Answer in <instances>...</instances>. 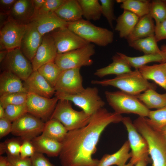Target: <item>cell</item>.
Segmentation results:
<instances>
[{"label":"cell","mask_w":166,"mask_h":166,"mask_svg":"<svg viewBox=\"0 0 166 166\" xmlns=\"http://www.w3.org/2000/svg\"><path fill=\"white\" fill-rule=\"evenodd\" d=\"M8 52L7 50H1L0 51V63L3 61L6 57Z\"/></svg>","instance_id":"obj_53"},{"label":"cell","mask_w":166,"mask_h":166,"mask_svg":"<svg viewBox=\"0 0 166 166\" xmlns=\"http://www.w3.org/2000/svg\"><path fill=\"white\" fill-rule=\"evenodd\" d=\"M54 13L61 19L67 22H73L83 19L82 10L78 0H65Z\"/></svg>","instance_id":"obj_24"},{"label":"cell","mask_w":166,"mask_h":166,"mask_svg":"<svg viewBox=\"0 0 166 166\" xmlns=\"http://www.w3.org/2000/svg\"><path fill=\"white\" fill-rule=\"evenodd\" d=\"M154 36L157 42L166 39V18L159 23L156 24Z\"/></svg>","instance_id":"obj_46"},{"label":"cell","mask_w":166,"mask_h":166,"mask_svg":"<svg viewBox=\"0 0 166 166\" xmlns=\"http://www.w3.org/2000/svg\"><path fill=\"white\" fill-rule=\"evenodd\" d=\"M136 96L149 109L166 107V93L159 94L155 89H148Z\"/></svg>","instance_id":"obj_29"},{"label":"cell","mask_w":166,"mask_h":166,"mask_svg":"<svg viewBox=\"0 0 166 166\" xmlns=\"http://www.w3.org/2000/svg\"><path fill=\"white\" fill-rule=\"evenodd\" d=\"M165 2L166 3V0H165Z\"/></svg>","instance_id":"obj_60"},{"label":"cell","mask_w":166,"mask_h":166,"mask_svg":"<svg viewBox=\"0 0 166 166\" xmlns=\"http://www.w3.org/2000/svg\"><path fill=\"white\" fill-rule=\"evenodd\" d=\"M65 1V0H46L42 6L36 13L35 15L50 12H54Z\"/></svg>","instance_id":"obj_41"},{"label":"cell","mask_w":166,"mask_h":166,"mask_svg":"<svg viewBox=\"0 0 166 166\" xmlns=\"http://www.w3.org/2000/svg\"><path fill=\"white\" fill-rule=\"evenodd\" d=\"M32 166H55L46 158L43 154L36 152L30 157Z\"/></svg>","instance_id":"obj_44"},{"label":"cell","mask_w":166,"mask_h":166,"mask_svg":"<svg viewBox=\"0 0 166 166\" xmlns=\"http://www.w3.org/2000/svg\"><path fill=\"white\" fill-rule=\"evenodd\" d=\"M121 122L128 132L131 156L129 163L135 165L142 160H150L147 142L138 131L129 117H123Z\"/></svg>","instance_id":"obj_9"},{"label":"cell","mask_w":166,"mask_h":166,"mask_svg":"<svg viewBox=\"0 0 166 166\" xmlns=\"http://www.w3.org/2000/svg\"><path fill=\"white\" fill-rule=\"evenodd\" d=\"M124 166H134V165L131 164V163L129 162L128 164H126Z\"/></svg>","instance_id":"obj_58"},{"label":"cell","mask_w":166,"mask_h":166,"mask_svg":"<svg viewBox=\"0 0 166 166\" xmlns=\"http://www.w3.org/2000/svg\"><path fill=\"white\" fill-rule=\"evenodd\" d=\"M80 68L69 69L62 71L54 87L56 92L74 95L83 92V78Z\"/></svg>","instance_id":"obj_15"},{"label":"cell","mask_w":166,"mask_h":166,"mask_svg":"<svg viewBox=\"0 0 166 166\" xmlns=\"http://www.w3.org/2000/svg\"><path fill=\"white\" fill-rule=\"evenodd\" d=\"M120 7L135 14L139 18L149 14L151 1L147 0H117Z\"/></svg>","instance_id":"obj_33"},{"label":"cell","mask_w":166,"mask_h":166,"mask_svg":"<svg viewBox=\"0 0 166 166\" xmlns=\"http://www.w3.org/2000/svg\"><path fill=\"white\" fill-rule=\"evenodd\" d=\"M35 14L42 6L46 0H31Z\"/></svg>","instance_id":"obj_49"},{"label":"cell","mask_w":166,"mask_h":166,"mask_svg":"<svg viewBox=\"0 0 166 166\" xmlns=\"http://www.w3.org/2000/svg\"><path fill=\"white\" fill-rule=\"evenodd\" d=\"M45 124L43 121L27 113L12 122L11 133L23 141H31L42 134Z\"/></svg>","instance_id":"obj_11"},{"label":"cell","mask_w":166,"mask_h":166,"mask_svg":"<svg viewBox=\"0 0 166 166\" xmlns=\"http://www.w3.org/2000/svg\"><path fill=\"white\" fill-rule=\"evenodd\" d=\"M133 123L138 131L146 140L152 166H166V141L160 132L139 117Z\"/></svg>","instance_id":"obj_2"},{"label":"cell","mask_w":166,"mask_h":166,"mask_svg":"<svg viewBox=\"0 0 166 166\" xmlns=\"http://www.w3.org/2000/svg\"><path fill=\"white\" fill-rule=\"evenodd\" d=\"M5 117V109L0 104V119Z\"/></svg>","instance_id":"obj_56"},{"label":"cell","mask_w":166,"mask_h":166,"mask_svg":"<svg viewBox=\"0 0 166 166\" xmlns=\"http://www.w3.org/2000/svg\"><path fill=\"white\" fill-rule=\"evenodd\" d=\"M23 84L28 93H33L47 98H52L56 92L54 88L38 70L33 71Z\"/></svg>","instance_id":"obj_18"},{"label":"cell","mask_w":166,"mask_h":166,"mask_svg":"<svg viewBox=\"0 0 166 166\" xmlns=\"http://www.w3.org/2000/svg\"><path fill=\"white\" fill-rule=\"evenodd\" d=\"M58 100L55 96L47 98L28 92L26 105L28 113L46 121L50 119Z\"/></svg>","instance_id":"obj_12"},{"label":"cell","mask_w":166,"mask_h":166,"mask_svg":"<svg viewBox=\"0 0 166 166\" xmlns=\"http://www.w3.org/2000/svg\"><path fill=\"white\" fill-rule=\"evenodd\" d=\"M27 97V93L18 92L4 94L0 97V104L4 108L10 105H25Z\"/></svg>","instance_id":"obj_38"},{"label":"cell","mask_w":166,"mask_h":166,"mask_svg":"<svg viewBox=\"0 0 166 166\" xmlns=\"http://www.w3.org/2000/svg\"><path fill=\"white\" fill-rule=\"evenodd\" d=\"M68 131L59 121L50 119L45 123L42 135L62 143Z\"/></svg>","instance_id":"obj_30"},{"label":"cell","mask_w":166,"mask_h":166,"mask_svg":"<svg viewBox=\"0 0 166 166\" xmlns=\"http://www.w3.org/2000/svg\"><path fill=\"white\" fill-rule=\"evenodd\" d=\"M139 17L133 13L124 10L123 13L116 19L115 30L119 33L121 38L127 39L130 35L138 21Z\"/></svg>","instance_id":"obj_28"},{"label":"cell","mask_w":166,"mask_h":166,"mask_svg":"<svg viewBox=\"0 0 166 166\" xmlns=\"http://www.w3.org/2000/svg\"><path fill=\"white\" fill-rule=\"evenodd\" d=\"M43 37L38 31L34 21H32L26 25L19 48L23 54L31 62L41 44Z\"/></svg>","instance_id":"obj_16"},{"label":"cell","mask_w":166,"mask_h":166,"mask_svg":"<svg viewBox=\"0 0 166 166\" xmlns=\"http://www.w3.org/2000/svg\"><path fill=\"white\" fill-rule=\"evenodd\" d=\"M149 14L158 24L166 18V3L165 0H154L151 1Z\"/></svg>","instance_id":"obj_37"},{"label":"cell","mask_w":166,"mask_h":166,"mask_svg":"<svg viewBox=\"0 0 166 166\" xmlns=\"http://www.w3.org/2000/svg\"><path fill=\"white\" fill-rule=\"evenodd\" d=\"M6 148L4 142H1L0 144V154L1 156L3 154L6 153Z\"/></svg>","instance_id":"obj_54"},{"label":"cell","mask_w":166,"mask_h":166,"mask_svg":"<svg viewBox=\"0 0 166 166\" xmlns=\"http://www.w3.org/2000/svg\"><path fill=\"white\" fill-rule=\"evenodd\" d=\"M32 21L35 22L38 31L43 36L56 29L66 27L68 24L53 12L36 15Z\"/></svg>","instance_id":"obj_20"},{"label":"cell","mask_w":166,"mask_h":166,"mask_svg":"<svg viewBox=\"0 0 166 166\" xmlns=\"http://www.w3.org/2000/svg\"><path fill=\"white\" fill-rule=\"evenodd\" d=\"M4 109L5 117L12 122L28 113L26 105H10Z\"/></svg>","instance_id":"obj_40"},{"label":"cell","mask_w":166,"mask_h":166,"mask_svg":"<svg viewBox=\"0 0 166 166\" xmlns=\"http://www.w3.org/2000/svg\"><path fill=\"white\" fill-rule=\"evenodd\" d=\"M102 15L106 18L110 27L113 29V22L116 19L114 12L115 1L100 0Z\"/></svg>","instance_id":"obj_39"},{"label":"cell","mask_w":166,"mask_h":166,"mask_svg":"<svg viewBox=\"0 0 166 166\" xmlns=\"http://www.w3.org/2000/svg\"><path fill=\"white\" fill-rule=\"evenodd\" d=\"M4 142L7 154L15 156L20 155L21 144L18 141L14 139H10L6 140Z\"/></svg>","instance_id":"obj_42"},{"label":"cell","mask_w":166,"mask_h":166,"mask_svg":"<svg viewBox=\"0 0 166 166\" xmlns=\"http://www.w3.org/2000/svg\"><path fill=\"white\" fill-rule=\"evenodd\" d=\"M95 46L89 43L81 48L57 54L54 62L62 71L90 66L93 63L91 57L95 53Z\"/></svg>","instance_id":"obj_8"},{"label":"cell","mask_w":166,"mask_h":166,"mask_svg":"<svg viewBox=\"0 0 166 166\" xmlns=\"http://www.w3.org/2000/svg\"><path fill=\"white\" fill-rule=\"evenodd\" d=\"M35 15L31 0H17L9 14V18L18 24L26 25Z\"/></svg>","instance_id":"obj_19"},{"label":"cell","mask_w":166,"mask_h":166,"mask_svg":"<svg viewBox=\"0 0 166 166\" xmlns=\"http://www.w3.org/2000/svg\"><path fill=\"white\" fill-rule=\"evenodd\" d=\"M8 161L7 157L2 156L0 157V166H7Z\"/></svg>","instance_id":"obj_52"},{"label":"cell","mask_w":166,"mask_h":166,"mask_svg":"<svg viewBox=\"0 0 166 166\" xmlns=\"http://www.w3.org/2000/svg\"><path fill=\"white\" fill-rule=\"evenodd\" d=\"M155 26L149 14L139 18L132 32L127 38V42L154 35Z\"/></svg>","instance_id":"obj_25"},{"label":"cell","mask_w":166,"mask_h":166,"mask_svg":"<svg viewBox=\"0 0 166 166\" xmlns=\"http://www.w3.org/2000/svg\"><path fill=\"white\" fill-rule=\"evenodd\" d=\"M67 27L87 42L102 47L107 46L113 40V33L105 28L97 26L83 19L68 22Z\"/></svg>","instance_id":"obj_5"},{"label":"cell","mask_w":166,"mask_h":166,"mask_svg":"<svg viewBox=\"0 0 166 166\" xmlns=\"http://www.w3.org/2000/svg\"><path fill=\"white\" fill-rule=\"evenodd\" d=\"M9 19V14L0 13V28L8 21Z\"/></svg>","instance_id":"obj_50"},{"label":"cell","mask_w":166,"mask_h":166,"mask_svg":"<svg viewBox=\"0 0 166 166\" xmlns=\"http://www.w3.org/2000/svg\"><path fill=\"white\" fill-rule=\"evenodd\" d=\"M83 16L86 20H99L102 15L101 4L97 0H78Z\"/></svg>","instance_id":"obj_34"},{"label":"cell","mask_w":166,"mask_h":166,"mask_svg":"<svg viewBox=\"0 0 166 166\" xmlns=\"http://www.w3.org/2000/svg\"><path fill=\"white\" fill-rule=\"evenodd\" d=\"M123 117L102 108L91 116L87 125L68 131L59 155L61 166H98L99 160L92 156L101 133L110 124L121 122Z\"/></svg>","instance_id":"obj_1"},{"label":"cell","mask_w":166,"mask_h":166,"mask_svg":"<svg viewBox=\"0 0 166 166\" xmlns=\"http://www.w3.org/2000/svg\"><path fill=\"white\" fill-rule=\"evenodd\" d=\"M160 49L166 55V45L164 44L162 45Z\"/></svg>","instance_id":"obj_57"},{"label":"cell","mask_w":166,"mask_h":166,"mask_svg":"<svg viewBox=\"0 0 166 166\" xmlns=\"http://www.w3.org/2000/svg\"><path fill=\"white\" fill-rule=\"evenodd\" d=\"M17 0H0V13L9 14Z\"/></svg>","instance_id":"obj_48"},{"label":"cell","mask_w":166,"mask_h":166,"mask_svg":"<svg viewBox=\"0 0 166 166\" xmlns=\"http://www.w3.org/2000/svg\"><path fill=\"white\" fill-rule=\"evenodd\" d=\"M150 162V160H142L138 161L135 165V166H147Z\"/></svg>","instance_id":"obj_51"},{"label":"cell","mask_w":166,"mask_h":166,"mask_svg":"<svg viewBox=\"0 0 166 166\" xmlns=\"http://www.w3.org/2000/svg\"><path fill=\"white\" fill-rule=\"evenodd\" d=\"M7 166H13L11 164H10V163L9 162L7 165Z\"/></svg>","instance_id":"obj_59"},{"label":"cell","mask_w":166,"mask_h":166,"mask_svg":"<svg viewBox=\"0 0 166 166\" xmlns=\"http://www.w3.org/2000/svg\"><path fill=\"white\" fill-rule=\"evenodd\" d=\"M49 34L53 39L58 54L79 49L89 43L67 27L56 29Z\"/></svg>","instance_id":"obj_13"},{"label":"cell","mask_w":166,"mask_h":166,"mask_svg":"<svg viewBox=\"0 0 166 166\" xmlns=\"http://www.w3.org/2000/svg\"><path fill=\"white\" fill-rule=\"evenodd\" d=\"M55 96L59 100L71 101L90 116L103 108L105 104L99 95L98 89L95 87H87L82 92L74 95L56 92Z\"/></svg>","instance_id":"obj_7"},{"label":"cell","mask_w":166,"mask_h":166,"mask_svg":"<svg viewBox=\"0 0 166 166\" xmlns=\"http://www.w3.org/2000/svg\"><path fill=\"white\" fill-rule=\"evenodd\" d=\"M18 92L28 93L22 80L10 72L2 71L0 75V96Z\"/></svg>","instance_id":"obj_22"},{"label":"cell","mask_w":166,"mask_h":166,"mask_svg":"<svg viewBox=\"0 0 166 166\" xmlns=\"http://www.w3.org/2000/svg\"><path fill=\"white\" fill-rule=\"evenodd\" d=\"M35 152L34 148L31 141H23L21 145L20 151V156L22 158L30 157Z\"/></svg>","instance_id":"obj_43"},{"label":"cell","mask_w":166,"mask_h":166,"mask_svg":"<svg viewBox=\"0 0 166 166\" xmlns=\"http://www.w3.org/2000/svg\"><path fill=\"white\" fill-rule=\"evenodd\" d=\"M113 62L106 66L97 69L94 73L95 75L102 77L110 74L117 76L132 71L131 67L121 56L119 52L113 56Z\"/></svg>","instance_id":"obj_23"},{"label":"cell","mask_w":166,"mask_h":166,"mask_svg":"<svg viewBox=\"0 0 166 166\" xmlns=\"http://www.w3.org/2000/svg\"><path fill=\"white\" fill-rule=\"evenodd\" d=\"M57 54L53 39L49 33L43 37L42 41L31 61L33 71H37L42 66L54 61Z\"/></svg>","instance_id":"obj_17"},{"label":"cell","mask_w":166,"mask_h":166,"mask_svg":"<svg viewBox=\"0 0 166 166\" xmlns=\"http://www.w3.org/2000/svg\"><path fill=\"white\" fill-rule=\"evenodd\" d=\"M31 141L36 152L46 154L50 157L59 156L62 143L42 134L34 138Z\"/></svg>","instance_id":"obj_21"},{"label":"cell","mask_w":166,"mask_h":166,"mask_svg":"<svg viewBox=\"0 0 166 166\" xmlns=\"http://www.w3.org/2000/svg\"><path fill=\"white\" fill-rule=\"evenodd\" d=\"M7 158L9 163L13 166H32L30 157L22 158L20 156H12L7 154Z\"/></svg>","instance_id":"obj_45"},{"label":"cell","mask_w":166,"mask_h":166,"mask_svg":"<svg viewBox=\"0 0 166 166\" xmlns=\"http://www.w3.org/2000/svg\"><path fill=\"white\" fill-rule=\"evenodd\" d=\"M26 25L10 19L0 28V50L8 51L19 48Z\"/></svg>","instance_id":"obj_14"},{"label":"cell","mask_w":166,"mask_h":166,"mask_svg":"<svg viewBox=\"0 0 166 166\" xmlns=\"http://www.w3.org/2000/svg\"><path fill=\"white\" fill-rule=\"evenodd\" d=\"M154 36L128 42L129 46L145 54H164L159 48Z\"/></svg>","instance_id":"obj_32"},{"label":"cell","mask_w":166,"mask_h":166,"mask_svg":"<svg viewBox=\"0 0 166 166\" xmlns=\"http://www.w3.org/2000/svg\"><path fill=\"white\" fill-rule=\"evenodd\" d=\"M147 122L156 129L159 130L166 126V107L155 110H150Z\"/></svg>","instance_id":"obj_36"},{"label":"cell","mask_w":166,"mask_h":166,"mask_svg":"<svg viewBox=\"0 0 166 166\" xmlns=\"http://www.w3.org/2000/svg\"><path fill=\"white\" fill-rule=\"evenodd\" d=\"M138 70L145 79L154 81L166 91V62L145 65Z\"/></svg>","instance_id":"obj_26"},{"label":"cell","mask_w":166,"mask_h":166,"mask_svg":"<svg viewBox=\"0 0 166 166\" xmlns=\"http://www.w3.org/2000/svg\"><path fill=\"white\" fill-rule=\"evenodd\" d=\"M128 140L126 141L121 148L114 153L104 155L99 160L98 166H124L127 161L131 158V154Z\"/></svg>","instance_id":"obj_27"},{"label":"cell","mask_w":166,"mask_h":166,"mask_svg":"<svg viewBox=\"0 0 166 166\" xmlns=\"http://www.w3.org/2000/svg\"><path fill=\"white\" fill-rule=\"evenodd\" d=\"M91 116L83 110L77 111L73 109L71 101L59 100L50 119L58 120L69 131L87 125Z\"/></svg>","instance_id":"obj_6"},{"label":"cell","mask_w":166,"mask_h":166,"mask_svg":"<svg viewBox=\"0 0 166 166\" xmlns=\"http://www.w3.org/2000/svg\"><path fill=\"white\" fill-rule=\"evenodd\" d=\"M158 131L160 132L164 139L166 141V126Z\"/></svg>","instance_id":"obj_55"},{"label":"cell","mask_w":166,"mask_h":166,"mask_svg":"<svg viewBox=\"0 0 166 166\" xmlns=\"http://www.w3.org/2000/svg\"><path fill=\"white\" fill-rule=\"evenodd\" d=\"M12 122L6 117L0 119V138L6 136L11 133Z\"/></svg>","instance_id":"obj_47"},{"label":"cell","mask_w":166,"mask_h":166,"mask_svg":"<svg viewBox=\"0 0 166 166\" xmlns=\"http://www.w3.org/2000/svg\"><path fill=\"white\" fill-rule=\"evenodd\" d=\"M2 71L10 72L25 81L33 71L31 62L25 56L19 48L8 51L1 63Z\"/></svg>","instance_id":"obj_10"},{"label":"cell","mask_w":166,"mask_h":166,"mask_svg":"<svg viewBox=\"0 0 166 166\" xmlns=\"http://www.w3.org/2000/svg\"><path fill=\"white\" fill-rule=\"evenodd\" d=\"M121 56L132 67L138 69L148 63L156 62L161 63L166 62V55L164 54H148L138 57H131L119 52Z\"/></svg>","instance_id":"obj_31"},{"label":"cell","mask_w":166,"mask_h":166,"mask_svg":"<svg viewBox=\"0 0 166 166\" xmlns=\"http://www.w3.org/2000/svg\"><path fill=\"white\" fill-rule=\"evenodd\" d=\"M105 93L108 103L116 113H132L148 117L150 110L136 96L121 91H107Z\"/></svg>","instance_id":"obj_4"},{"label":"cell","mask_w":166,"mask_h":166,"mask_svg":"<svg viewBox=\"0 0 166 166\" xmlns=\"http://www.w3.org/2000/svg\"><path fill=\"white\" fill-rule=\"evenodd\" d=\"M37 70L54 88L62 71L54 61L50 62L43 65Z\"/></svg>","instance_id":"obj_35"},{"label":"cell","mask_w":166,"mask_h":166,"mask_svg":"<svg viewBox=\"0 0 166 166\" xmlns=\"http://www.w3.org/2000/svg\"><path fill=\"white\" fill-rule=\"evenodd\" d=\"M91 83L103 86H113L135 96L148 89H155L156 88L155 84L149 82L144 77L138 69L117 76L112 79L93 80Z\"/></svg>","instance_id":"obj_3"}]
</instances>
